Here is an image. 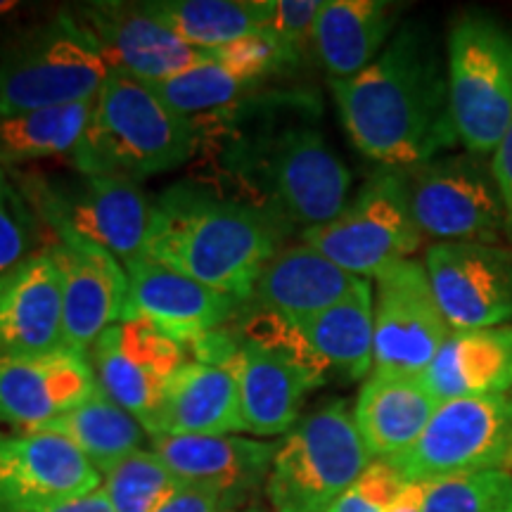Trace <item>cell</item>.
Masks as SVG:
<instances>
[{"mask_svg":"<svg viewBox=\"0 0 512 512\" xmlns=\"http://www.w3.org/2000/svg\"><path fill=\"white\" fill-rule=\"evenodd\" d=\"M351 143L387 169H411L460 143L439 50L422 27H403L370 67L330 81Z\"/></svg>","mask_w":512,"mask_h":512,"instance_id":"cell-1","label":"cell"},{"mask_svg":"<svg viewBox=\"0 0 512 512\" xmlns=\"http://www.w3.org/2000/svg\"><path fill=\"white\" fill-rule=\"evenodd\" d=\"M285 226L290 223L252 202L178 185L155 202L145 256L247 302L259 273L280 252Z\"/></svg>","mask_w":512,"mask_h":512,"instance_id":"cell-2","label":"cell"},{"mask_svg":"<svg viewBox=\"0 0 512 512\" xmlns=\"http://www.w3.org/2000/svg\"><path fill=\"white\" fill-rule=\"evenodd\" d=\"M195 147V121L174 110L152 83L110 72L72 159L79 174L138 183L183 166Z\"/></svg>","mask_w":512,"mask_h":512,"instance_id":"cell-3","label":"cell"},{"mask_svg":"<svg viewBox=\"0 0 512 512\" xmlns=\"http://www.w3.org/2000/svg\"><path fill=\"white\" fill-rule=\"evenodd\" d=\"M226 166L261 190L273 214L304 230L325 226L349 204L351 171L313 126H266L256 136H235Z\"/></svg>","mask_w":512,"mask_h":512,"instance_id":"cell-4","label":"cell"},{"mask_svg":"<svg viewBox=\"0 0 512 512\" xmlns=\"http://www.w3.org/2000/svg\"><path fill=\"white\" fill-rule=\"evenodd\" d=\"M373 463L347 401L299 418L275 448L266 482L273 512H328Z\"/></svg>","mask_w":512,"mask_h":512,"instance_id":"cell-5","label":"cell"},{"mask_svg":"<svg viewBox=\"0 0 512 512\" xmlns=\"http://www.w3.org/2000/svg\"><path fill=\"white\" fill-rule=\"evenodd\" d=\"M448 100L470 155H494L512 121V29L494 17H460L446 46Z\"/></svg>","mask_w":512,"mask_h":512,"instance_id":"cell-6","label":"cell"},{"mask_svg":"<svg viewBox=\"0 0 512 512\" xmlns=\"http://www.w3.org/2000/svg\"><path fill=\"white\" fill-rule=\"evenodd\" d=\"M107 74L93 38L60 12L0 57V117L93 102Z\"/></svg>","mask_w":512,"mask_h":512,"instance_id":"cell-7","label":"cell"},{"mask_svg":"<svg viewBox=\"0 0 512 512\" xmlns=\"http://www.w3.org/2000/svg\"><path fill=\"white\" fill-rule=\"evenodd\" d=\"M422 233L408 207L401 169H384L358 190L337 219L304 230V245L356 278H377L411 259Z\"/></svg>","mask_w":512,"mask_h":512,"instance_id":"cell-8","label":"cell"},{"mask_svg":"<svg viewBox=\"0 0 512 512\" xmlns=\"http://www.w3.org/2000/svg\"><path fill=\"white\" fill-rule=\"evenodd\" d=\"M401 174L415 226L434 242L498 245L508 235L501 192L484 157L444 155Z\"/></svg>","mask_w":512,"mask_h":512,"instance_id":"cell-9","label":"cell"},{"mask_svg":"<svg viewBox=\"0 0 512 512\" xmlns=\"http://www.w3.org/2000/svg\"><path fill=\"white\" fill-rule=\"evenodd\" d=\"M403 482L512 467V394L439 403L420 439L384 460Z\"/></svg>","mask_w":512,"mask_h":512,"instance_id":"cell-10","label":"cell"},{"mask_svg":"<svg viewBox=\"0 0 512 512\" xmlns=\"http://www.w3.org/2000/svg\"><path fill=\"white\" fill-rule=\"evenodd\" d=\"M24 195L60 240L91 242L121 261L145 256L155 226V202L147 200L136 181L79 174L69 185H41L34 192L24 190Z\"/></svg>","mask_w":512,"mask_h":512,"instance_id":"cell-11","label":"cell"},{"mask_svg":"<svg viewBox=\"0 0 512 512\" xmlns=\"http://www.w3.org/2000/svg\"><path fill=\"white\" fill-rule=\"evenodd\" d=\"M188 351L150 320H119L93 344L98 387L136 418L145 432L162 411Z\"/></svg>","mask_w":512,"mask_h":512,"instance_id":"cell-12","label":"cell"},{"mask_svg":"<svg viewBox=\"0 0 512 512\" xmlns=\"http://www.w3.org/2000/svg\"><path fill=\"white\" fill-rule=\"evenodd\" d=\"M373 373L422 375L451 335L425 264L406 259L375 278Z\"/></svg>","mask_w":512,"mask_h":512,"instance_id":"cell-13","label":"cell"},{"mask_svg":"<svg viewBox=\"0 0 512 512\" xmlns=\"http://www.w3.org/2000/svg\"><path fill=\"white\" fill-rule=\"evenodd\" d=\"M425 271L451 330L512 325L510 249L477 242H434L425 254Z\"/></svg>","mask_w":512,"mask_h":512,"instance_id":"cell-14","label":"cell"},{"mask_svg":"<svg viewBox=\"0 0 512 512\" xmlns=\"http://www.w3.org/2000/svg\"><path fill=\"white\" fill-rule=\"evenodd\" d=\"M110 72L147 83H162L214 62L211 50L192 48L150 17L140 3H88L72 12Z\"/></svg>","mask_w":512,"mask_h":512,"instance_id":"cell-15","label":"cell"},{"mask_svg":"<svg viewBox=\"0 0 512 512\" xmlns=\"http://www.w3.org/2000/svg\"><path fill=\"white\" fill-rule=\"evenodd\" d=\"M102 475L53 432H0V510H31L102 489Z\"/></svg>","mask_w":512,"mask_h":512,"instance_id":"cell-16","label":"cell"},{"mask_svg":"<svg viewBox=\"0 0 512 512\" xmlns=\"http://www.w3.org/2000/svg\"><path fill=\"white\" fill-rule=\"evenodd\" d=\"M95 389L91 363L72 349L0 356V422L19 432H41L91 399Z\"/></svg>","mask_w":512,"mask_h":512,"instance_id":"cell-17","label":"cell"},{"mask_svg":"<svg viewBox=\"0 0 512 512\" xmlns=\"http://www.w3.org/2000/svg\"><path fill=\"white\" fill-rule=\"evenodd\" d=\"M124 268L128 297L121 320H150L183 347L219 330L240 304L150 256L124 261Z\"/></svg>","mask_w":512,"mask_h":512,"instance_id":"cell-18","label":"cell"},{"mask_svg":"<svg viewBox=\"0 0 512 512\" xmlns=\"http://www.w3.org/2000/svg\"><path fill=\"white\" fill-rule=\"evenodd\" d=\"M48 249L62 275L64 349L86 354L124 316L126 268L107 249L83 240L64 238Z\"/></svg>","mask_w":512,"mask_h":512,"instance_id":"cell-19","label":"cell"},{"mask_svg":"<svg viewBox=\"0 0 512 512\" xmlns=\"http://www.w3.org/2000/svg\"><path fill=\"white\" fill-rule=\"evenodd\" d=\"M152 451L164 458L171 472L185 486L207 491L230 508L247 501L268 482L275 458V444L242 439L233 434L223 437H152Z\"/></svg>","mask_w":512,"mask_h":512,"instance_id":"cell-20","label":"cell"},{"mask_svg":"<svg viewBox=\"0 0 512 512\" xmlns=\"http://www.w3.org/2000/svg\"><path fill=\"white\" fill-rule=\"evenodd\" d=\"M64 349L62 275L48 247L0 275V356Z\"/></svg>","mask_w":512,"mask_h":512,"instance_id":"cell-21","label":"cell"},{"mask_svg":"<svg viewBox=\"0 0 512 512\" xmlns=\"http://www.w3.org/2000/svg\"><path fill=\"white\" fill-rule=\"evenodd\" d=\"M238 342L240 351L228 370L238 377L245 432L256 437L290 434L299 422L304 399L325 380L292 358L242 339Z\"/></svg>","mask_w":512,"mask_h":512,"instance_id":"cell-22","label":"cell"},{"mask_svg":"<svg viewBox=\"0 0 512 512\" xmlns=\"http://www.w3.org/2000/svg\"><path fill=\"white\" fill-rule=\"evenodd\" d=\"M363 278L332 264L309 245L280 249L256 278L252 302L256 311L275 313L287 320L316 316L342 302Z\"/></svg>","mask_w":512,"mask_h":512,"instance_id":"cell-23","label":"cell"},{"mask_svg":"<svg viewBox=\"0 0 512 512\" xmlns=\"http://www.w3.org/2000/svg\"><path fill=\"white\" fill-rule=\"evenodd\" d=\"M437 408L422 375L370 373L358 392L354 420L373 460H389L420 439Z\"/></svg>","mask_w":512,"mask_h":512,"instance_id":"cell-24","label":"cell"},{"mask_svg":"<svg viewBox=\"0 0 512 512\" xmlns=\"http://www.w3.org/2000/svg\"><path fill=\"white\" fill-rule=\"evenodd\" d=\"M422 380L439 403L510 394L512 325L451 330Z\"/></svg>","mask_w":512,"mask_h":512,"instance_id":"cell-25","label":"cell"},{"mask_svg":"<svg viewBox=\"0 0 512 512\" xmlns=\"http://www.w3.org/2000/svg\"><path fill=\"white\" fill-rule=\"evenodd\" d=\"M245 430L233 370L188 361L171 384L150 437H223Z\"/></svg>","mask_w":512,"mask_h":512,"instance_id":"cell-26","label":"cell"},{"mask_svg":"<svg viewBox=\"0 0 512 512\" xmlns=\"http://www.w3.org/2000/svg\"><path fill=\"white\" fill-rule=\"evenodd\" d=\"M396 5L382 0H325L313 27V50L330 81L351 79L387 48Z\"/></svg>","mask_w":512,"mask_h":512,"instance_id":"cell-27","label":"cell"},{"mask_svg":"<svg viewBox=\"0 0 512 512\" xmlns=\"http://www.w3.org/2000/svg\"><path fill=\"white\" fill-rule=\"evenodd\" d=\"M297 325L306 342L332 370H339L349 380H361L373 373L375 311L373 287L368 280H361L342 302L299 320Z\"/></svg>","mask_w":512,"mask_h":512,"instance_id":"cell-28","label":"cell"},{"mask_svg":"<svg viewBox=\"0 0 512 512\" xmlns=\"http://www.w3.org/2000/svg\"><path fill=\"white\" fill-rule=\"evenodd\" d=\"M140 8L200 50H219L266 31L271 17V0H150Z\"/></svg>","mask_w":512,"mask_h":512,"instance_id":"cell-29","label":"cell"},{"mask_svg":"<svg viewBox=\"0 0 512 512\" xmlns=\"http://www.w3.org/2000/svg\"><path fill=\"white\" fill-rule=\"evenodd\" d=\"M41 432L60 434L72 441L91 460L95 470L105 475L131 453L140 451L145 439V427L100 387L91 399L53 420Z\"/></svg>","mask_w":512,"mask_h":512,"instance_id":"cell-30","label":"cell"},{"mask_svg":"<svg viewBox=\"0 0 512 512\" xmlns=\"http://www.w3.org/2000/svg\"><path fill=\"white\" fill-rule=\"evenodd\" d=\"M93 102L0 117V162H34L74 152L93 114Z\"/></svg>","mask_w":512,"mask_h":512,"instance_id":"cell-31","label":"cell"},{"mask_svg":"<svg viewBox=\"0 0 512 512\" xmlns=\"http://www.w3.org/2000/svg\"><path fill=\"white\" fill-rule=\"evenodd\" d=\"M174 110L192 119V114H216L238 107L261 83L247 79L221 62H207L174 79L152 83Z\"/></svg>","mask_w":512,"mask_h":512,"instance_id":"cell-32","label":"cell"},{"mask_svg":"<svg viewBox=\"0 0 512 512\" xmlns=\"http://www.w3.org/2000/svg\"><path fill=\"white\" fill-rule=\"evenodd\" d=\"M183 486L157 451L140 448L107 472L102 489L114 512H157Z\"/></svg>","mask_w":512,"mask_h":512,"instance_id":"cell-33","label":"cell"},{"mask_svg":"<svg viewBox=\"0 0 512 512\" xmlns=\"http://www.w3.org/2000/svg\"><path fill=\"white\" fill-rule=\"evenodd\" d=\"M512 472L482 470L422 482V512H510Z\"/></svg>","mask_w":512,"mask_h":512,"instance_id":"cell-34","label":"cell"},{"mask_svg":"<svg viewBox=\"0 0 512 512\" xmlns=\"http://www.w3.org/2000/svg\"><path fill=\"white\" fill-rule=\"evenodd\" d=\"M38 242L36 209L19 185L0 169V275L34 254Z\"/></svg>","mask_w":512,"mask_h":512,"instance_id":"cell-35","label":"cell"},{"mask_svg":"<svg viewBox=\"0 0 512 512\" xmlns=\"http://www.w3.org/2000/svg\"><path fill=\"white\" fill-rule=\"evenodd\" d=\"M406 484L384 460H373L366 472L330 505L328 512H389Z\"/></svg>","mask_w":512,"mask_h":512,"instance_id":"cell-36","label":"cell"},{"mask_svg":"<svg viewBox=\"0 0 512 512\" xmlns=\"http://www.w3.org/2000/svg\"><path fill=\"white\" fill-rule=\"evenodd\" d=\"M320 8V0H271L266 31L278 36L294 55L302 57L313 46V27Z\"/></svg>","mask_w":512,"mask_h":512,"instance_id":"cell-37","label":"cell"},{"mask_svg":"<svg viewBox=\"0 0 512 512\" xmlns=\"http://www.w3.org/2000/svg\"><path fill=\"white\" fill-rule=\"evenodd\" d=\"M491 171H494L498 192H501L503 200L505 228H508V235H512V121L494 155H491Z\"/></svg>","mask_w":512,"mask_h":512,"instance_id":"cell-38","label":"cell"},{"mask_svg":"<svg viewBox=\"0 0 512 512\" xmlns=\"http://www.w3.org/2000/svg\"><path fill=\"white\" fill-rule=\"evenodd\" d=\"M157 512H226L221 503L207 491L192 489V486H183L178 494L171 498L169 503L162 505Z\"/></svg>","mask_w":512,"mask_h":512,"instance_id":"cell-39","label":"cell"},{"mask_svg":"<svg viewBox=\"0 0 512 512\" xmlns=\"http://www.w3.org/2000/svg\"><path fill=\"white\" fill-rule=\"evenodd\" d=\"M0 512H114L110 498L105 489L93 491V494L72 498V501L46 505V508H31V510H0Z\"/></svg>","mask_w":512,"mask_h":512,"instance_id":"cell-40","label":"cell"},{"mask_svg":"<svg viewBox=\"0 0 512 512\" xmlns=\"http://www.w3.org/2000/svg\"><path fill=\"white\" fill-rule=\"evenodd\" d=\"M389 512H422V482H406Z\"/></svg>","mask_w":512,"mask_h":512,"instance_id":"cell-41","label":"cell"},{"mask_svg":"<svg viewBox=\"0 0 512 512\" xmlns=\"http://www.w3.org/2000/svg\"><path fill=\"white\" fill-rule=\"evenodd\" d=\"M15 8H19L17 3H10V0H0V15H10V12Z\"/></svg>","mask_w":512,"mask_h":512,"instance_id":"cell-42","label":"cell"},{"mask_svg":"<svg viewBox=\"0 0 512 512\" xmlns=\"http://www.w3.org/2000/svg\"><path fill=\"white\" fill-rule=\"evenodd\" d=\"M230 512H261V510H230Z\"/></svg>","mask_w":512,"mask_h":512,"instance_id":"cell-43","label":"cell"},{"mask_svg":"<svg viewBox=\"0 0 512 512\" xmlns=\"http://www.w3.org/2000/svg\"><path fill=\"white\" fill-rule=\"evenodd\" d=\"M510 512H512V510H510Z\"/></svg>","mask_w":512,"mask_h":512,"instance_id":"cell-44","label":"cell"}]
</instances>
